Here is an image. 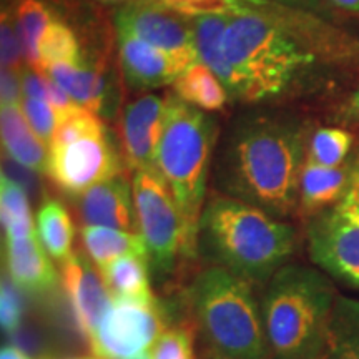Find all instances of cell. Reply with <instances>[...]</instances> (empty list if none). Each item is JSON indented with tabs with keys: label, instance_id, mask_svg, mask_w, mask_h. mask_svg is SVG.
Here are the masks:
<instances>
[{
	"label": "cell",
	"instance_id": "cell-13",
	"mask_svg": "<svg viewBox=\"0 0 359 359\" xmlns=\"http://www.w3.org/2000/svg\"><path fill=\"white\" fill-rule=\"evenodd\" d=\"M167 98L145 93L130 102L122 116L125 161L133 172L156 168V151L161 140Z\"/></svg>",
	"mask_w": 359,
	"mask_h": 359
},
{
	"label": "cell",
	"instance_id": "cell-9",
	"mask_svg": "<svg viewBox=\"0 0 359 359\" xmlns=\"http://www.w3.org/2000/svg\"><path fill=\"white\" fill-rule=\"evenodd\" d=\"M115 30L145 40L160 50L188 64L198 60L193 17L175 11L158 0H133L122 4L114 15Z\"/></svg>",
	"mask_w": 359,
	"mask_h": 359
},
{
	"label": "cell",
	"instance_id": "cell-38",
	"mask_svg": "<svg viewBox=\"0 0 359 359\" xmlns=\"http://www.w3.org/2000/svg\"><path fill=\"white\" fill-rule=\"evenodd\" d=\"M43 75H45V85H47V102L50 103L52 109L55 110L57 116L64 115V114H67V111H70L72 109H75V107H79L77 103L72 100L69 93H67L65 90L55 82V80L48 77L47 74H43Z\"/></svg>",
	"mask_w": 359,
	"mask_h": 359
},
{
	"label": "cell",
	"instance_id": "cell-11",
	"mask_svg": "<svg viewBox=\"0 0 359 359\" xmlns=\"http://www.w3.org/2000/svg\"><path fill=\"white\" fill-rule=\"evenodd\" d=\"M309 258L336 280L359 288V222L339 206L314 215L308 224Z\"/></svg>",
	"mask_w": 359,
	"mask_h": 359
},
{
	"label": "cell",
	"instance_id": "cell-28",
	"mask_svg": "<svg viewBox=\"0 0 359 359\" xmlns=\"http://www.w3.org/2000/svg\"><path fill=\"white\" fill-rule=\"evenodd\" d=\"M79 60L82 58L77 35L64 22L52 20L39 42V65L35 69Z\"/></svg>",
	"mask_w": 359,
	"mask_h": 359
},
{
	"label": "cell",
	"instance_id": "cell-6",
	"mask_svg": "<svg viewBox=\"0 0 359 359\" xmlns=\"http://www.w3.org/2000/svg\"><path fill=\"white\" fill-rule=\"evenodd\" d=\"M188 299L210 348L233 359L271 356L253 283L223 266L198 273Z\"/></svg>",
	"mask_w": 359,
	"mask_h": 359
},
{
	"label": "cell",
	"instance_id": "cell-43",
	"mask_svg": "<svg viewBox=\"0 0 359 359\" xmlns=\"http://www.w3.org/2000/svg\"><path fill=\"white\" fill-rule=\"evenodd\" d=\"M334 6L349 12H359V0H331Z\"/></svg>",
	"mask_w": 359,
	"mask_h": 359
},
{
	"label": "cell",
	"instance_id": "cell-8",
	"mask_svg": "<svg viewBox=\"0 0 359 359\" xmlns=\"http://www.w3.org/2000/svg\"><path fill=\"white\" fill-rule=\"evenodd\" d=\"M163 331L165 314L155 298H114L88 343L98 359H132L150 351Z\"/></svg>",
	"mask_w": 359,
	"mask_h": 359
},
{
	"label": "cell",
	"instance_id": "cell-15",
	"mask_svg": "<svg viewBox=\"0 0 359 359\" xmlns=\"http://www.w3.org/2000/svg\"><path fill=\"white\" fill-rule=\"evenodd\" d=\"M79 215L83 226L138 230L133 185L123 173L97 183L79 195Z\"/></svg>",
	"mask_w": 359,
	"mask_h": 359
},
{
	"label": "cell",
	"instance_id": "cell-2",
	"mask_svg": "<svg viewBox=\"0 0 359 359\" xmlns=\"http://www.w3.org/2000/svg\"><path fill=\"white\" fill-rule=\"evenodd\" d=\"M223 52L236 74L235 100L266 103L286 97L316 65L293 12L271 0H231Z\"/></svg>",
	"mask_w": 359,
	"mask_h": 359
},
{
	"label": "cell",
	"instance_id": "cell-25",
	"mask_svg": "<svg viewBox=\"0 0 359 359\" xmlns=\"http://www.w3.org/2000/svg\"><path fill=\"white\" fill-rule=\"evenodd\" d=\"M150 259L143 257H123L100 269V275L111 298L151 299Z\"/></svg>",
	"mask_w": 359,
	"mask_h": 359
},
{
	"label": "cell",
	"instance_id": "cell-29",
	"mask_svg": "<svg viewBox=\"0 0 359 359\" xmlns=\"http://www.w3.org/2000/svg\"><path fill=\"white\" fill-rule=\"evenodd\" d=\"M353 135L343 128H318L308 142L306 158L325 167H341L353 147Z\"/></svg>",
	"mask_w": 359,
	"mask_h": 359
},
{
	"label": "cell",
	"instance_id": "cell-27",
	"mask_svg": "<svg viewBox=\"0 0 359 359\" xmlns=\"http://www.w3.org/2000/svg\"><path fill=\"white\" fill-rule=\"evenodd\" d=\"M50 22V12L40 0H22L17 7L15 25L29 67L39 65V42Z\"/></svg>",
	"mask_w": 359,
	"mask_h": 359
},
{
	"label": "cell",
	"instance_id": "cell-36",
	"mask_svg": "<svg viewBox=\"0 0 359 359\" xmlns=\"http://www.w3.org/2000/svg\"><path fill=\"white\" fill-rule=\"evenodd\" d=\"M22 90L25 98H37V100H47V85H45V75L42 72L29 67L20 74Z\"/></svg>",
	"mask_w": 359,
	"mask_h": 359
},
{
	"label": "cell",
	"instance_id": "cell-42",
	"mask_svg": "<svg viewBox=\"0 0 359 359\" xmlns=\"http://www.w3.org/2000/svg\"><path fill=\"white\" fill-rule=\"evenodd\" d=\"M344 115H346V118L351 120V122H359V87L356 92L353 93V97L348 103Z\"/></svg>",
	"mask_w": 359,
	"mask_h": 359
},
{
	"label": "cell",
	"instance_id": "cell-14",
	"mask_svg": "<svg viewBox=\"0 0 359 359\" xmlns=\"http://www.w3.org/2000/svg\"><path fill=\"white\" fill-rule=\"evenodd\" d=\"M116 42L123 77L133 88H161L173 85L178 75L191 65L122 30H116Z\"/></svg>",
	"mask_w": 359,
	"mask_h": 359
},
{
	"label": "cell",
	"instance_id": "cell-41",
	"mask_svg": "<svg viewBox=\"0 0 359 359\" xmlns=\"http://www.w3.org/2000/svg\"><path fill=\"white\" fill-rule=\"evenodd\" d=\"M0 359H32L27 354L24 349L19 346H13V344H7V346L2 348L0 351Z\"/></svg>",
	"mask_w": 359,
	"mask_h": 359
},
{
	"label": "cell",
	"instance_id": "cell-1",
	"mask_svg": "<svg viewBox=\"0 0 359 359\" xmlns=\"http://www.w3.org/2000/svg\"><path fill=\"white\" fill-rule=\"evenodd\" d=\"M302 123L253 111L238 116L215 155V187L222 195L285 219L299 206V178L308 154Z\"/></svg>",
	"mask_w": 359,
	"mask_h": 359
},
{
	"label": "cell",
	"instance_id": "cell-24",
	"mask_svg": "<svg viewBox=\"0 0 359 359\" xmlns=\"http://www.w3.org/2000/svg\"><path fill=\"white\" fill-rule=\"evenodd\" d=\"M35 230L45 251L57 263H64L74 251L75 228L70 213L58 200H45L35 218Z\"/></svg>",
	"mask_w": 359,
	"mask_h": 359
},
{
	"label": "cell",
	"instance_id": "cell-47",
	"mask_svg": "<svg viewBox=\"0 0 359 359\" xmlns=\"http://www.w3.org/2000/svg\"><path fill=\"white\" fill-rule=\"evenodd\" d=\"M95 359H98V358H95Z\"/></svg>",
	"mask_w": 359,
	"mask_h": 359
},
{
	"label": "cell",
	"instance_id": "cell-12",
	"mask_svg": "<svg viewBox=\"0 0 359 359\" xmlns=\"http://www.w3.org/2000/svg\"><path fill=\"white\" fill-rule=\"evenodd\" d=\"M60 285L69 299L75 326L88 341L114 302L103 283L100 269L90 258L74 253L60 263Z\"/></svg>",
	"mask_w": 359,
	"mask_h": 359
},
{
	"label": "cell",
	"instance_id": "cell-19",
	"mask_svg": "<svg viewBox=\"0 0 359 359\" xmlns=\"http://www.w3.org/2000/svg\"><path fill=\"white\" fill-rule=\"evenodd\" d=\"M230 24V11L205 12L193 17L198 60L222 80L233 98L236 93V74L223 52V39Z\"/></svg>",
	"mask_w": 359,
	"mask_h": 359
},
{
	"label": "cell",
	"instance_id": "cell-30",
	"mask_svg": "<svg viewBox=\"0 0 359 359\" xmlns=\"http://www.w3.org/2000/svg\"><path fill=\"white\" fill-rule=\"evenodd\" d=\"M105 132V125L102 123L97 114L79 105L70 111H67V114L57 116V127L48 148L67 145V143L79 140V138L90 137V135H100Z\"/></svg>",
	"mask_w": 359,
	"mask_h": 359
},
{
	"label": "cell",
	"instance_id": "cell-31",
	"mask_svg": "<svg viewBox=\"0 0 359 359\" xmlns=\"http://www.w3.org/2000/svg\"><path fill=\"white\" fill-rule=\"evenodd\" d=\"M150 356L151 359H195L191 331L185 326L165 330L150 348Z\"/></svg>",
	"mask_w": 359,
	"mask_h": 359
},
{
	"label": "cell",
	"instance_id": "cell-33",
	"mask_svg": "<svg viewBox=\"0 0 359 359\" xmlns=\"http://www.w3.org/2000/svg\"><path fill=\"white\" fill-rule=\"evenodd\" d=\"M22 314H24V304H22L20 290L13 285L8 276L4 275L2 288H0V325L6 334H13L22 327Z\"/></svg>",
	"mask_w": 359,
	"mask_h": 359
},
{
	"label": "cell",
	"instance_id": "cell-5",
	"mask_svg": "<svg viewBox=\"0 0 359 359\" xmlns=\"http://www.w3.org/2000/svg\"><path fill=\"white\" fill-rule=\"evenodd\" d=\"M217 143V120L182 100L177 93H168L156 170L172 190L195 243Z\"/></svg>",
	"mask_w": 359,
	"mask_h": 359
},
{
	"label": "cell",
	"instance_id": "cell-40",
	"mask_svg": "<svg viewBox=\"0 0 359 359\" xmlns=\"http://www.w3.org/2000/svg\"><path fill=\"white\" fill-rule=\"evenodd\" d=\"M93 2H103V4H120V6H122V4L133 2V0H93ZM158 2H163L165 6H168V7H173L175 11H178V12H182V13H185V15H190V17L200 15V13H196L195 11H193V8L187 7L185 4L180 2V0H158Z\"/></svg>",
	"mask_w": 359,
	"mask_h": 359
},
{
	"label": "cell",
	"instance_id": "cell-17",
	"mask_svg": "<svg viewBox=\"0 0 359 359\" xmlns=\"http://www.w3.org/2000/svg\"><path fill=\"white\" fill-rule=\"evenodd\" d=\"M351 182V167H325L304 161L299 178V208L309 217L333 208L346 195Z\"/></svg>",
	"mask_w": 359,
	"mask_h": 359
},
{
	"label": "cell",
	"instance_id": "cell-22",
	"mask_svg": "<svg viewBox=\"0 0 359 359\" xmlns=\"http://www.w3.org/2000/svg\"><path fill=\"white\" fill-rule=\"evenodd\" d=\"M320 359H359V299L336 296Z\"/></svg>",
	"mask_w": 359,
	"mask_h": 359
},
{
	"label": "cell",
	"instance_id": "cell-23",
	"mask_svg": "<svg viewBox=\"0 0 359 359\" xmlns=\"http://www.w3.org/2000/svg\"><path fill=\"white\" fill-rule=\"evenodd\" d=\"M173 93L205 111L222 110L230 98L222 80L201 62H195L178 75L173 82Z\"/></svg>",
	"mask_w": 359,
	"mask_h": 359
},
{
	"label": "cell",
	"instance_id": "cell-32",
	"mask_svg": "<svg viewBox=\"0 0 359 359\" xmlns=\"http://www.w3.org/2000/svg\"><path fill=\"white\" fill-rule=\"evenodd\" d=\"M22 110H24L27 122L32 127L35 135L45 145H50L57 127V114L50 103L47 100H37V98H24Z\"/></svg>",
	"mask_w": 359,
	"mask_h": 359
},
{
	"label": "cell",
	"instance_id": "cell-7",
	"mask_svg": "<svg viewBox=\"0 0 359 359\" xmlns=\"http://www.w3.org/2000/svg\"><path fill=\"white\" fill-rule=\"evenodd\" d=\"M132 185L138 233L150 250V263L156 273L168 275L173 271L178 255L191 253L196 243L158 170H137Z\"/></svg>",
	"mask_w": 359,
	"mask_h": 359
},
{
	"label": "cell",
	"instance_id": "cell-44",
	"mask_svg": "<svg viewBox=\"0 0 359 359\" xmlns=\"http://www.w3.org/2000/svg\"><path fill=\"white\" fill-rule=\"evenodd\" d=\"M203 359H233V358L226 356V354H223V353H219V351H215V349L210 348L208 353H206L205 356H203Z\"/></svg>",
	"mask_w": 359,
	"mask_h": 359
},
{
	"label": "cell",
	"instance_id": "cell-16",
	"mask_svg": "<svg viewBox=\"0 0 359 359\" xmlns=\"http://www.w3.org/2000/svg\"><path fill=\"white\" fill-rule=\"evenodd\" d=\"M7 276L20 291L29 294H48L60 283L52 257L40 243L37 233L20 240H6Z\"/></svg>",
	"mask_w": 359,
	"mask_h": 359
},
{
	"label": "cell",
	"instance_id": "cell-4",
	"mask_svg": "<svg viewBox=\"0 0 359 359\" xmlns=\"http://www.w3.org/2000/svg\"><path fill=\"white\" fill-rule=\"evenodd\" d=\"M336 302L331 281L303 264H285L268 281L262 313L275 359H320Z\"/></svg>",
	"mask_w": 359,
	"mask_h": 359
},
{
	"label": "cell",
	"instance_id": "cell-46",
	"mask_svg": "<svg viewBox=\"0 0 359 359\" xmlns=\"http://www.w3.org/2000/svg\"><path fill=\"white\" fill-rule=\"evenodd\" d=\"M80 359H87V358H80Z\"/></svg>",
	"mask_w": 359,
	"mask_h": 359
},
{
	"label": "cell",
	"instance_id": "cell-21",
	"mask_svg": "<svg viewBox=\"0 0 359 359\" xmlns=\"http://www.w3.org/2000/svg\"><path fill=\"white\" fill-rule=\"evenodd\" d=\"M55 80L69 93L72 100L93 114H100L107 97V80L97 69L85 65L82 60L57 64L37 69Z\"/></svg>",
	"mask_w": 359,
	"mask_h": 359
},
{
	"label": "cell",
	"instance_id": "cell-26",
	"mask_svg": "<svg viewBox=\"0 0 359 359\" xmlns=\"http://www.w3.org/2000/svg\"><path fill=\"white\" fill-rule=\"evenodd\" d=\"M0 218L6 240H20L37 233L27 191L4 173L0 177Z\"/></svg>",
	"mask_w": 359,
	"mask_h": 359
},
{
	"label": "cell",
	"instance_id": "cell-20",
	"mask_svg": "<svg viewBox=\"0 0 359 359\" xmlns=\"http://www.w3.org/2000/svg\"><path fill=\"white\" fill-rule=\"evenodd\" d=\"M80 240L90 262L98 269L109 266L115 259L123 257H143L150 259V250L140 233L107 226H82Z\"/></svg>",
	"mask_w": 359,
	"mask_h": 359
},
{
	"label": "cell",
	"instance_id": "cell-45",
	"mask_svg": "<svg viewBox=\"0 0 359 359\" xmlns=\"http://www.w3.org/2000/svg\"><path fill=\"white\" fill-rule=\"evenodd\" d=\"M132 359H151V356H150V351H145V353L138 354V356H135Z\"/></svg>",
	"mask_w": 359,
	"mask_h": 359
},
{
	"label": "cell",
	"instance_id": "cell-35",
	"mask_svg": "<svg viewBox=\"0 0 359 359\" xmlns=\"http://www.w3.org/2000/svg\"><path fill=\"white\" fill-rule=\"evenodd\" d=\"M2 168H4L2 173L6 175V177L12 178L13 182L19 183L27 193H35L39 190V180H37V175H35L37 172H34V170L17 163V161H13L6 155H4Z\"/></svg>",
	"mask_w": 359,
	"mask_h": 359
},
{
	"label": "cell",
	"instance_id": "cell-3",
	"mask_svg": "<svg viewBox=\"0 0 359 359\" xmlns=\"http://www.w3.org/2000/svg\"><path fill=\"white\" fill-rule=\"evenodd\" d=\"M196 246L217 266L263 283L293 255L296 233L283 219L219 193L205 203Z\"/></svg>",
	"mask_w": 359,
	"mask_h": 359
},
{
	"label": "cell",
	"instance_id": "cell-18",
	"mask_svg": "<svg viewBox=\"0 0 359 359\" xmlns=\"http://www.w3.org/2000/svg\"><path fill=\"white\" fill-rule=\"evenodd\" d=\"M2 147L6 156L40 175L48 170V147L27 122L22 105H2Z\"/></svg>",
	"mask_w": 359,
	"mask_h": 359
},
{
	"label": "cell",
	"instance_id": "cell-37",
	"mask_svg": "<svg viewBox=\"0 0 359 359\" xmlns=\"http://www.w3.org/2000/svg\"><path fill=\"white\" fill-rule=\"evenodd\" d=\"M0 83H2V105H22L24 90H22L20 72L2 69Z\"/></svg>",
	"mask_w": 359,
	"mask_h": 359
},
{
	"label": "cell",
	"instance_id": "cell-10",
	"mask_svg": "<svg viewBox=\"0 0 359 359\" xmlns=\"http://www.w3.org/2000/svg\"><path fill=\"white\" fill-rule=\"evenodd\" d=\"M122 173V160L109 132L48 148L47 175L70 195H82L97 183Z\"/></svg>",
	"mask_w": 359,
	"mask_h": 359
},
{
	"label": "cell",
	"instance_id": "cell-34",
	"mask_svg": "<svg viewBox=\"0 0 359 359\" xmlns=\"http://www.w3.org/2000/svg\"><path fill=\"white\" fill-rule=\"evenodd\" d=\"M0 45H2V69L20 72V58L24 57V48L17 32L15 17L11 12H2L0 22Z\"/></svg>",
	"mask_w": 359,
	"mask_h": 359
},
{
	"label": "cell",
	"instance_id": "cell-39",
	"mask_svg": "<svg viewBox=\"0 0 359 359\" xmlns=\"http://www.w3.org/2000/svg\"><path fill=\"white\" fill-rule=\"evenodd\" d=\"M338 206L341 212L359 222V163L351 167V182H349L346 195L343 196Z\"/></svg>",
	"mask_w": 359,
	"mask_h": 359
}]
</instances>
